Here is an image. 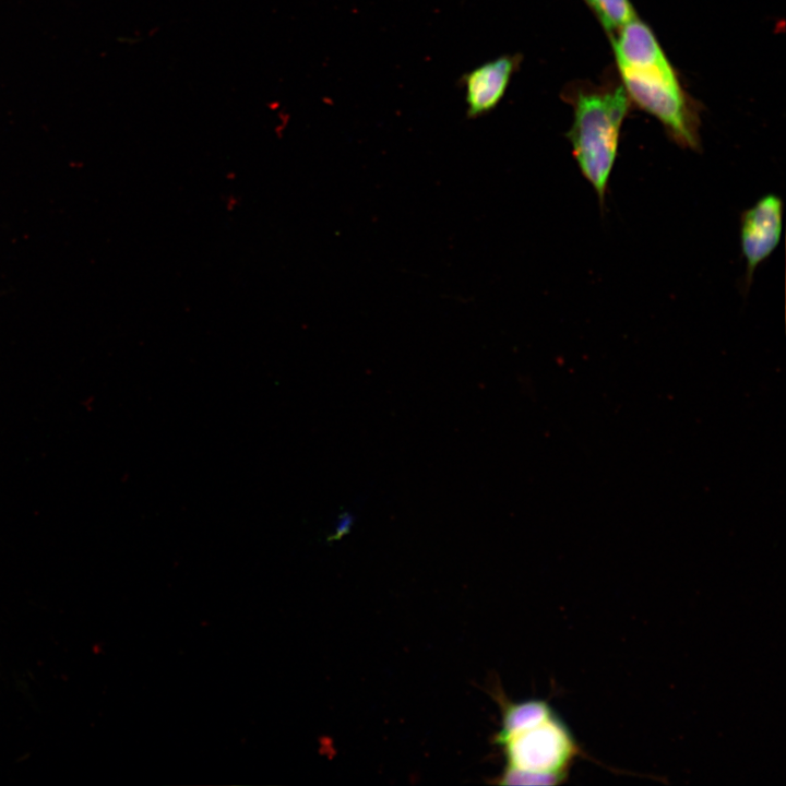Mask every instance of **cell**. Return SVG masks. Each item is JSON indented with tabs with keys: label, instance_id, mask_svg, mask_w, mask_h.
Listing matches in <instances>:
<instances>
[{
	"label": "cell",
	"instance_id": "cell-7",
	"mask_svg": "<svg viewBox=\"0 0 786 786\" xmlns=\"http://www.w3.org/2000/svg\"><path fill=\"white\" fill-rule=\"evenodd\" d=\"M498 699L502 706V720L495 742L499 746L513 736L545 722L553 714L549 704L541 700L512 703L502 700L501 696Z\"/></svg>",
	"mask_w": 786,
	"mask_h": 786
},
{
	"label": "cell",
	"instance_id": "cell-9",
	"mask_svg": "<svg viewBox=\"0 0 786 786\" xmlns=\"http://www.w3.org/2000/svg\"><path fill=\"white\" fill-rule=\"evenodd\" d=\"M567 776L553 773L531 772L505 766L497 783L500 785H557Z\"/></svg>",
	"mask_w": 786,
	"mask_h": 786
},
{
	"label": "cell",
	"instance_id": "cell-6",
	"mask_svg": "<svg viewBox=\"0 0 786 786\" xmlns=\"http://www.w3.org/2000/svg\"><path fill=\"white\" fill-rule=\"evenodd\" d=\"M618 68L639 67L666 59L652 29L634 17L620 28L614 40Z\"/></svg>",
	"mask_w": 786,
	"mask_h": 786
},
{
	"label": "cell",
	"instance_id": "cell-1",
	"mask_svg": "<svg viewBox=\"0 0 786 786\" xmlns=\"http://www.w3.org/2000/svg\"><path fill=\"white\" fill-rule=\"evenodd\" d=\"M628 107V96L622 87L600 94L580 93L574 102V118L567 138L577 167L594 189L600 209L605 206Z\"/></svg>",
	"mask_w": 786,
	"mask_h": 786
},
{
	"label": "cell",
	"instance_id": "cell-3",
	"mask_svg": "<svg viewBox=\"0 0 786 786\" xmlns=\"http://www.w3.org/2000/svg\"><path fill=\"white\" fill-rule=\"evenodd\" d=\"M501 746L508 766L564 776H568L573 761L583 753L569 727L555 713Z\"/></svg>",
	"mask_w": 786,
	"mask_h": 786
},
{
	"label": "cell",
	"instance_id": "cell-5",
	"mask_svg": "<svg viewBox=\"0 0 786 786\" xmlns=\"http://www.w3.org/2000/svg\"><path fill=\"white\" fill-rule=\"evenodd\" d=\"M520 62V55H502L463 75L468 118L486 115L500 104Z\"/></svg>",
	"mask_w": 786,
	"mask_h": 786
},
{
	"label": "cell",
	"instance_id": "cell-8",
	"mask_svg": "<svg viewBox=\"0 0 786 786\" xmlns=\"http://www.w3.org/2000/svg\"><path fill=\"white\" fill-rule=\"evenodd\" d=\"M594 10L602 25L615 32L635 17L629 0H585Z\"/></svg>",
	"mask_w": 786,
	"mask_h": 786
},
{
	"label": "cell",
	"instance_id": "cell-4",
	"mask_svg": "<svg viewBox=\"0 0 786 786\" xmlns=\"http://www.w3.org/2000/svg\"><path fill=\"white\" fill-rule=\"evenodd\" d=\"M784 204L779 195L766 193L745 210L740 216V248L746 262L745 289H749L753 274L779 243L783 230Z\"/></svg>",
	"mask_w": 786,
	"mask_h": 786
},
{
	"label": "cell",
	"instance_id": "cell-10",
	"mask_svg": "<svg viewBox=\"0 0 786 786\" xmlns=\"http://www.w3.org/2000/svg\"><path fill=\"white\" fill-rule=\"evenodd\" d=\"M353 524L354 515L350 512H342L335 522V527L333 533L329 537V541L337 540L344 535L348 534Z\"/></svg>",
	"mask_w": 786,
	"mask_h": 786
},
{
	"label": "cell",
	"instance_id": "cell-2",
	"mask_svg": "<svg viewBox=\"0 0 786 786\" xmlns=\"http://www.w3.org/2000/svg\"><path fill=\"white\" fill-rule=\"evenodd\" d=\"M626 93L656 117L682 147L700 150L699 119L689 105L668 59L619 68Z\"/></svg>",
	"mask_w": 786,
	"mask_h": 786
}]
</instances>
